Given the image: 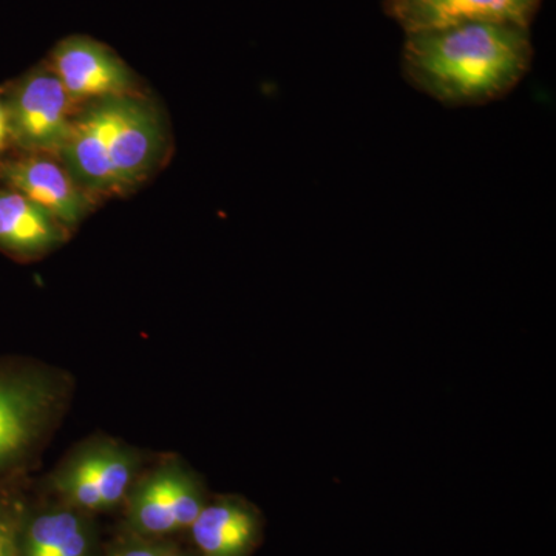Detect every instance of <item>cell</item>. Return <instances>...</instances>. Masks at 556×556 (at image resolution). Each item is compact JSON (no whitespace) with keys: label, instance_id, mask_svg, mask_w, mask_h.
<instances>
[{"label":"cell","instance_id":"1","mask_svg":"<svg viewBox=\"0 0 556 556\" xmlns=\"http://www.w3.org/2000/svg\"><path fill=\"white\" fill-rule=\"evenodd\" d=\"M526 28L463 24L408 35L404 73L417 90L447 105L500 100L529 72Z\"/></svg>","mask_w":556,"mask_h":556},{"label":"cell","instance_id":"2","mask_svg":"<svg viewBox=\"0 0 556 556\" xmlns=\"http://www.w3.org/2000/svg\"><path fill=\"white\" fill-rule=\"evenodd\" d=\"M164 149L160 110L134 91L78 105L58 160L76 186L97 200L124 195L146 181Z\"/></svg>","mask_w":556,"mask_h":556},{"label":"cell","instance_id":"3","mask_svg":"<svg viewBox=\"0 0 556 556\" xmlns=\"http://www.w3.org/2000/svg\"><path fill=\"white\" fill-rule=\"evenodd\" d=\"M60 397V383L49 371L0 362V484L38 445Z\"/></svg>","mask_w":556,"mask_h":556},{"label":"cell","instance_id":"4","mask_svg":"<svg viewBox=\"0 0 556 556\" xmlns=\"http://www.w3.org/2000/svg\"><path fill=\"white\" fill-rule=\"evenodd\" d=\"M11 146L22 155L60 156L78 105L49 64L39 65L2 91Z\"/></svg>","mask_w":556,"mask_h":556},{"label":"cell","instance_id":"5","mask_svg":"<svg viewBox=\"0 0 556 556\" xmlns=\"http://www.w3.org/2000/svg\"><path fill=\"white\" fill-rule=\"evenodd\" d=\"M206 503L199 479L178 464H166L131 486L124 503L127 532L150 540L185 532Z\"/></svg>","mask_w":556,"mask_h":556},{"label":"cell","instance_id":"6","mask_svg":"<svg viewBox=\"0 0 556 556\" xmlns=\"http://www.w3.org/2000/svg\"><path fill=\"white\" fill-rule=\"evenodd\" d=\"M50 67L76 105L139 91L127 65L108 47L89 38H68L58 43Z\"/></svg>","mask_w":556,"mask_h":556},{"label":"cell","instance_id":"7","mask_svg":"<svg viewBox=\"0 0 556 556\" xmlns=\"http://www.w3.org/2000/svg\"><path fill=\"white\" fill-rule=\"evenodd\" d=\"M0 182L46 208L65 228L73 229L90 211L93 200L76 186L60 160L20 155L0 161Z\"/></svg>","mask_w":556,"mask_h":556},{"label":"cell","instance_id":"8","mask_svg":"<svg viewBox=\"0 0 556 556\" xmlns=\"http://www.w3.org/2000/svg\"><path fill=\"white\" fill-rule=\"evenodd\" d=\"M540 0H388L387 11L407 35L463 24L527 28Z\"/></svg>","mask_w":556,"mask_h":556},{"label":"cell","instance_id":"9","mask_svg":"<svg viewBox=\"0 0 556 556\" xmlns=\"http://www.w3.org/2000/svg\"><path fill=\"white\" fill-rule=\"evenodd\" d=\"M199 556H251L263 536L257 507L240 496L207 501L189 527Z\"/></svg>","mask_w":556,"mask_h":556},{"label":"cell","instance_id":"10","mask_svg":"<svg viewBox=\"0 0 556 556\" xmlns=\"http://www.w3.org/2000/svg\"><path fill=\"white\" fill-rule=\"evenodd\" d=\"M16 556H98L89 514L67 504L35 511L24 508Z\"/></svg>","mask_w":556,"mask_h":556},{"label":"cell","instance_id":"11","mask_svg":"<svg viewBox=\"0 0 556 556\" xmlns=\"http://www.w3.org/2000/svg\"><path fill=\"white\" fill-rule=\"evenodd\" d=\"M68 229L16 190L0 188V251L20 260L47 254L67 239Z\"/></svg>","mask_w":556,"mask_h":556},{"label":"cell","instance_id":"12","mask_svg":"<svg viewBox=\"0 0 556 556\" xmlns=\"http://www.w3.org/2000/svg\"><path fill=\"white\" fill-rule=\"evenodd\" d=\"M93 479L105 511L126 503L137 475L138 456L113 441L90 442L73 455Z\"/></svg>","mask_w":556,"mask_h":556},{"label":"cell","instance_id":"13","mask_svg":"<svg viewBox=\"0 0 556 556\" xmlns=\"http://www.w3.org/2000/svg\"><path fill=\"white\" fill-rule=\"evenodd\" d=\"M161 540L135 535L127 532L121 538L108 556H160Z\"/></svg>","mask_w":556,"mask_h":556},{"label":"cell","instance_id":"14","mask_svg":"<svg viewBox=\"0 0 556 556\" xmlns=\"http://www.w3.org/2000/svg\"><path fill=\"white\" fill-rule=\"evenodd\" d=\"M11 148L9 118H7L5 102H3V94L0 91V161L3 160V153Z\"/></svg>","mask_w":556,"mask_h":556},{"label":"cell","instance_id":"15","mask_svg":"<svg viewBox=\"0 0 556 556\" xmlns=\"http://www.w3.org/2000/svg\"><path fill=\"white\" fill-rule=\"evenodd\" d=\"M0 556H16V535L3 525H0Z\"/></svg>","mask_w":556,"mask_h":556},{"label":"cell","instance_id":"16","mask_svg":"<svg viewBox=\"0 0 556 556\" xmlns=\"http://www.w3.org/2000/svg\"><path fill=\"white\" fill-rule=\"evenodd\" d=\"M160 556H193V555H190L189 552L182 551V548L175 546V544L164 543V541L161 540Z\"/></svg>","mask_w":556,"mask_h":556}]
</instances>
